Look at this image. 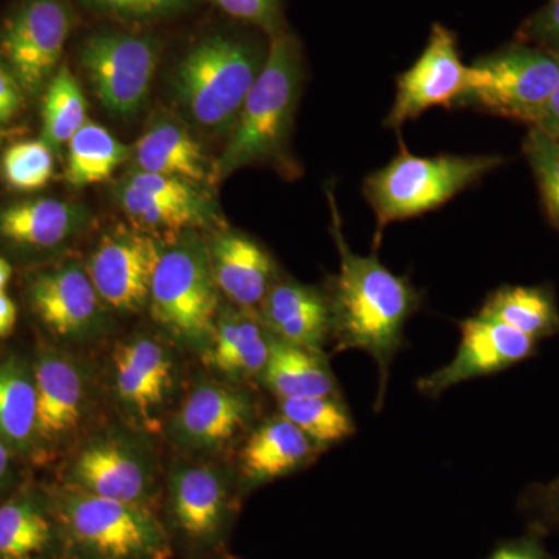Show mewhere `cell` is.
Listing matches in <instances>:
<instances>
[{
	"label": "cell",
	"instance_id": "obj_1",
	"mask_svg": "<svg viewBox=\"0 0 559 559\" xmlns=\"http://www.w3.org/2000/svg\"><path fill=\"white\" fill-rule=\"evenodd\" d=\"M331 235L340 252V271L326 286L333 319V353L359 349L374 360L380 373L377 411L384 404L390 367L403 348L406 323L423 307V293L409 277L385 267L377 252L364 257L349 249L342 230L333 190L326 191Z\"/></svg>",
	"mask_w": 559,
	"mask_h": 559
},
{
	"label": "cell",
	"instance_id": "obj_2",
	"mask_svg": "<svg viewBox=\"0 0 559 559\" xmlns=\"http://www.w3.org/2000/svg\"><path fill=\"white\" fill-rule=\"evenodd\" d=\"M301 79L300 40L285 28L270 38L266 61L242 103L226 148L213 167V178L223 180L249 165L288 164Z\"/></svg>",
	"mask_w": 559,
	"mask_h": 559
},
{
	"label": "cell",
	"instance_id": "obj_3",
	"mask_svg": "<svg viewBox=\"0 0 559 559\" xmlns=\"http://www.w3.org/2000/svg\"><path fill=\"white\" fill-rule=\"evenodd\" d=\"M242 498L234 466L202 457L171 466L159 516L173 551L182 559H238L230 543Z\"/></svg>",
	"mask_w": 559,
	"mask_h": 559
},
{
	"label": "cell",
	"instance_id": "obj_4",
	"mask_svg": "<svg viewBox=\"0 0 559 559\" xmlns=\"http://www.w3.org/2000/svg\"><path fill=\"white\" fill-rule=\"evenodd\" d=\"M267 47L241 33H216L201 39L173 72L176 102L201 127L230 132L263 69Z\"/></svg>",
	"mask_w": 559,
	"mask_h": 559
},
{
	"label": "cell",
	"instance_id": "obj_5",
	"mask_svg": "<svg viewBox=\"0 0 559 559\" xmlns=\"http://www.w3.org/2000/svg\"><path fill=\"white\" fill-rule=\"evenodd\" d=\"M503 162L506 159L498 154L417 156L401 143L400 153L364 180V197L377 216L371 252L380 249L382 231L390 224L441 207L499 168Z\"/></svg>",
	"mask_w": 559,
	"mask_h": 559
},
{
	"label": "cell",
	"instance_id": "obj_6",
	"mask_svg": "<svg viewBox=\"0 0 559 559\" xmlns=\"http://www.w3.org/2000/svg\"><path fill=\"white\" fill-rule=\"evenodd\" d=\"M221 305L209 249L193 231L164 248L154 272L148 310L164 337L179 349L204 355Z\"/></svg>",
	"mask_w": 559,
	"mask_h": 559
},
{
	"label": "cell",
	"instance_id": "obj_7",
	"mask_svg": "<svg viewBox=\"0 0 559 559\" xmlns=\"http://www.w3.org/2000/svg\"><path fill=\"white\" fill-rule=\"evenodd\" d=\"M70 559H170L159 513L61 485L51 491Z\"/></svg>",
	"mask_w": 559,
	"mask_h": 559
},
{
	"label": "cell",
	"instance_id": "obj_8",
	"mask_svg": "<svg viewBox=\"0 0 559 559\" xmlns=\"http://www.w3.org/2000/svg\"><path fill=\"white\" fill-rule=\"evenodd\" d=\"M75 448L62 485L159 513L164 485L148 436L112 426L90 433Z\"/></svg>",
	"mask_w": 559,
	"mask_h": 559
},
{
	"label": "cell",
	"instance_id": "obj_9",
	"mask_svg": "<svg viewBox=\"0 0 559 559\" xmlns=\"http://www.w3.org/2000/svg\"><path fill=\"white\" fill-rule=\"evenodd\" d=\"M559 81V57L514 44L466 66L465 91L455 108H469L535 127Z\"/></svg>",
	"mask_w": 559,
	"mask_h": 559
},
{
	"label": "cell",
	"instance_id": "obj_10",
	"mask_svg": "<svg viewBox=\"0 0 559 559\" xmlns=\"http://www.w3.org/2000/svg\"><path fill=\"white\" fill-rule=\"evenodd\" d=\"M178 349L167 337L146 333L117 342L108 388L124 425L150 437L164 432L182 380Z\"/></svg>",
	"mask_w": 559,
	"mask_h": 559
},
{
	"label": "cell",
	"instance_id": "obj_11",
	"mask_svg": "<svg viewBox=\"0 0 559 559\" xmlns=\"http://www.w3.org/2000/svg\"><path fill=\"white\" fill-rule=\"evenodd\" d=\"M38 419L36 455L49 459L90 436L98 404L97 374L86 359L43 348L33 364Z\"/></svg>",
	"mask_w": 559,
	"mask_h": 559
},
{
	"label": "cell",
	"instance_id": "obj_12",
	"mask_svg": "<svg viewBox=\"0 0 559 559\" xmlns=\"http://www.w3.org/2000/svg\"><path fill=\"white\" fill-rule=\"evenodd\" d=\"M260 411L250 385L205 378L191 385L164 432L190 457L216 459L238 448L260 421Z\"/></svg>",
	"mask_w": 559,
	"mask_h": 559
},
{
	"label": "cell",
	"instance_id": "obj_13",
	"mask_svg": "<svg viewBox=\"0 0 559 559\" xmlns=\"http://www.w3.org/2000/svg\"><path fill=\"white\" fill-rule=\"evenodd\" d=\"M160 40L148 33L103 31L81 44L80 61L103 108L130 117L143 108L156 75Z\"/></svg>",
	"mask_w": 559,
	"mask_h": 559
},
{
	"label": "cell",
	"instance_id": "obj_14",
	"mask_svg": "<svg viewBox=\"0 0 559 559\" xmlns=\"http://www.w3.org/2000/svg\"><path fill=\"white\" fill-rule=\"evenodd\" d=\"M73 28L66 0H22L0 27V60L20 83L36 94L60 69L62 51Z\"/></svg>",
	"mask_w": 559,
	"mask_h": 559
},
{
	"label": "cell",
	"instance_id": "obj_15",
	"mask_svg": "<svg viewBox=\"0 0 559 559\" xmlns=\"http://www.w3.org/2000/svg\"><path fill=\"white\" fill-rule=\"evenodd\" d=\"M164 248L159 238L135 227H116L98 241L86 270L110 311L132 316L148 308Z\"/></svg>",
	"mask_w": 559,
	"mask_h": 559
},
{
	"label": "cell",
	"instance_id": "obj_16",
	"mask_svg": "<svg viewBox=\"0 0 559 559\" xmlns=\"http://www.w3.org/2000/svg\"><path fill=\"white\" fill-rule=\"evenodd\" d=\"M28 299L43 325L68 344L90 345L110 329V310L80 261L39 272L32 280Z\"/></svg>",
	"mask_w": 559,
	"mask_h": 559
},
{
	"label": "cell",
	"instance_id": "obj_17",
	"mask_svg": "<svg viewBox=\"0 0 559 559\" xmlns=\"http://www.w3.org/2000/svg\"><path fill=\"white\" fill-rule=\"evenodd\" d=\"M459 329V347L451 362L417 382L419 393L428 399H439L462 382L509 370L539 352V342L479 312L463 319Z\"/></svg>",
	"mask_w": 559,
	"mask_h": 559
},
{
	"label": "cell",
	"instance_id": "obj_18",
	"mask_svg": "<svg viewBox=\"0 0 559 559\" xmlns=\"http://www.w3.org/2000/svg\"><path fill=\"white\" fill-rule=\"evenodd\" d=\"M116 198L135 229L159 238L215 223L216 213L197 183L132 171L117 183Z\"/></svg>",
	"mask_w": 559,
	"mask_h": 559
},
{
	"label": "cell",
	"instance_id": "obj_19",
	"mask_svg": "<svg viewBox=\"0 0 559 559\" xmlns=\"http://www.w3.org/2000/svg\"><path fill=\"white\" fill-rule=\"evenodd\" d=\"M466 66L450 28L433 24L428 44L411 69L396 79V95L384 124L400 131L436 106L455 108L465 91Z\"/></svg>",
	"mask_w": 559,
	"mask_h": 559
},
{
	"label": "cell",
	"instance_id": "obj_20",
	"mask_svg": "<svg viewBox=\"0 0 559 559\" xmlns=\"http://www.w3.org/2000/svg\"><path fill=\"white\" fill-rule=\"evenodd\" d=\"M322 451L283 415L260 419L235 454L234 469L242 495L310 468Z\"/></svg>",
	"mask_w": 559,
	"mask_h": 559
},
{
	"label": "cell",
	"instance_id": "obj_21",
	"mask_svg": "<svg viewBox=\"0 0 559 559\" xmlns=\"http://www.w3.org/2000/svg\"><path fill=\"white\" fill-rule=\"evenodd\" d=\"M272 336L259 311L221 305L212 342L202 362L221 380L252 385L261 382L271 355Z\"/></svg>",
	"mask_w": 559,
	"mask_h": 559
},
{
	"label": "cell",
	"instance_id": "obj_22",
	"mask_svg": "<svg viewBox=\"0 0 559 559\" xmlns=\"http://www.w3.org/2000/svg\"><path fill=\"white\" fill-rule=\"evenodd\" d=\"M0 559H70L51 492L22 489L0 503Z\"/></svg>",
	"mask_w": 559,
	"mask_h": 559
},
{
	"label": "cell",
	"instance_id": "obj_23",
	"mask_svg": "<svg viewBox=\"0 0 559 559\" xmlns=\"http://www.w3.org/2000/svg\"><path fill=\"white\" fill-rule=\"evenodd\" d=\"M261 322L275 340L325 353L333 340L326 289L277 278L260 305Z\"/></svg>",
	"mask_w": 559,
	"mask_h": 559
},
{
	"label": "cell",
	"instance_id": "obj_24",
	"mask_svg": "<svg viewBox=\"0 0 559 559\" xmlns=\"http://www.w3.org/2000/svg\"><path fill=\"white\" fill-rule=\"evenodd\" d=\"M210 266L221 296L245 310L259 311L280 277L270 252L249 235L219 230L207 245Z\"/></svg>",
	"mask_w": 559,
	"mask_h": 559
},
{
	"label": "cell",
	"instance_id": "obj_25",
	"mask_svg": "<svg viewBox=\"0 0 559 559\" xmlns=\"http://www.w3.org/2000/svg\"><path fill=\"white\" fill-rule=\"evenodd\" d=\"M87 223V210L72 202L24 201L0 210V237L21 248L50 250L72 240Z\"/></svg>",
	"mask_w": 559,
	"mask_h": 559
},
{
	"label": "cell",
	"instance_id": "obj_26",
	"mask_svg": "<svg viewBox=\"0 0 559 559\" xmlns=\"http://www.w3.org/2000/svg\"><path fill=\"white\" fill-rule=\"evenodd\" d=\"M261 384L277 401L342 395L340 382L331 370L326 353L288 344L275 340L274 336Z\"/></svg>",
	"mask_w": 559,
	"mask_h": 559
},
{
	"label": "cell",
	"instance_id": "obj_27",
	"mask_svg": "<svg viewBox=\"0 0 559 559\" xmlns=\"http://www.w3.org/2000/svg\"><path fill=\"white\" fill-rule=\"evenodd\" d=\"M134 164L139 171L200 183L207 179V157L186 128L162 121L138 140Z\"/></svg>",
	"mask_w": 559,
	"mask_h": 559
},
{
	"label": "cell",
	"instance_id": "obj_28",
	"mask_svg": "<svg viewBox=\"0 0 559 559\" xmlns=\"http://www.w3.org/2000/svg\"><path fill=\"white\" fill-rule=\"evenodd\" d=\"M36 401L33 367L17 358L0 362V441L16 455L36 454Z\"/></svg>",
	"mask_w": 559,
	"mask_h": 559
},
{
	"label": "cell",
	"instance_id": "obj_29",
	"mask_svg": "<svg viewBox=\"0 0 559 559\" xmlns=\"http://www.w3.org/2000/svg\"><path fill=\"white\" fill-rule=\"evenodd\" d=\"M479 314L506 323L536 342L559 334L557 296L546 285L500 286L485 299Z\"/></svg>",
	"mask_w": 559,
	"mask_h": 559
},
{
	"label": "cell",
	"instance_id": "obj_30",
	"mask_svg": "<svg viewBox=\"0 0 559 559\" xmlns=\"http://www.w3.org/2000/svg\"><path fill=\"white\" fill-rule=\"evenodd\" d=\"M131 157V148L95 121H86L68 143L64 178L73 189L106 182Z\"/></svg>",
	"mask_w": 559,
	"mask_h": 559
},
{
	"label": "cell",
	"instance_id": "obj_31",
	"mask_svg": "<svg viewBox=\"0 0 559 559\" xmlns=\"http://www.w3.org/2000/svg\"><path fill=\"white\" fill-rule=\"evenodd\" d=\"M278 414L322 450L352 439L356 433L355 418L342 395L278 400Z\"/></svg>",
	"mask_w": 559,
	"mask_h": 559
},
{
	"label": "cell",
	"instance_id": "obj_32",
	"mask_svg": "<svg viewBox=\"0 0 559 559\" xmlns=\"http://www.w3.org/2000/svg\"><path fill=\"white\" fill-rule=\"evenodd\" d=\"M40 110H43L40 140H44L53 151L68 145L69 140L86 123L87 100L79 80L70 72L68 66H61L51 76L44 92Z\"/></svg>",
	"mask_w": 559,
	"mask_h": 559
},
{
	"label": "cell",
	"instance_id": "obj_33",
	"mask_svg": "<svg viewBox=\"0 0 559 559\" xmlns=\"http://www.w3.org/2000/svg\"><path fill=\"white\" fill-rule=\"evenodd\" d=\"M53 171V150L44 140L17 142L3 153L2 175L10 189H44L50 182Z\"/></svg>",
	"mask_w": 559,
	"mask_h": 559
},
{
	"label": "cell",
	"instance_id": "obj_34",
	"mask_svg": "<svg viewBox=\"0 0 559 559\" xmlns=\"http://www.w3.org/2000/svg\"><path fill=\"white\" fill-rule=\"evenodd\" d=\"M524 153L538 182L547 216L559 231V140L532 127L525 138Z\"/></svg>",
	"mask_w": 559,
	"mask_h": 559
},
{
	"label": "cell",
	"instance_id": "obj_35",
	"mask_svg": "<svg viewBox=\"0 0 559 559\" xmlns=\"http://www.w3.org/2000/svg\"><path fill=\"white\" fill-rule=\"evenodd\" d=\"M194 0H81L87 10L124 22H151L183 13Z\"/></svg>",
	"mask_w": 559,
	"mask_h": 559
},
{
	"label": "cell",
	"instance_id": "obj_36",
	"mask_svg": "<svg viewBox=\"0 0 559 559\" xmlns=\"http://www.w3.org/2000/svg\"><path fill=\"white\" fill-rule=\"evenodd\" d=\"M520 511L527 520V530L540 538L559 535V476L547 484H532L522 492Z\"/></svg>",
	"mask_w": 559,
	"mask_h": 559
},
{
	"label": "cell",
	"instance_id": "obj_37",
	"mask_svg": "<svg viewBox=\"0 0 559 559\" xmlns=\"http://www.w3.org/2000/svg\"><path fill=\"white\" fill-rule=\"evenodd\" d=\"M221 11L234 20L259 28L264 35H278L283 25V0H212Z\"/></svg>",
	"mask_w": 559,
	"mask_h": 559
},
{
	"label": "cell",
	"instance_id": "obj_38",
	"mask_svg": "<svg viewBox=\"0 0 559 559\" xmlns=\"http://www.w3.org/2000/svg\"><path fill=\"white\" fill-rule=\"evenodd\" d=\"M521 43L532 44L559 57V0H549L524 25Z\"/></svg>",
	"mask_w": 559,
	"mask_h": 559
},
{
	"label": "cell",
	"instance_id": "obj_39",
	"mask_svg": "<svg viewBox=\"0 0 559 559\" xmlns=\"http://www.w3.org/2000/svg\"><path fill=\"white\" fill-rule=\"evenodd\" d=\"M485 559H559L544 546V538L527 532L516 538L499 540Z\"/></svg>",
	"mask_w": 559,
	"mask_h": 559
},
{
	"label": "cell",
	"instance_id": "obj_40",
	"mask_svg": "<svg viewBox=\"0 0 559 559\" xmlns=\"http://www.w3.org/2000/svg\"><path fill=\"white\" fill-rule=\"evenodd\" d=\"M22 90L16 79L0 61V124H7L21 108Z\"/></svg>",
	"mask_w": 559,
	"mask_h": 559
},
{
	"label": "cell",
	"instance_id": "obj_41",
	"mask_svg": "<svg viewBox=\"0 0 559 559\" xmlns=\"http://www.w3.org/2000/svg\"><path fill=\"white\" fill-rule=\"evenodd\" d=\"M535 128L546 132L550 138L559 140V81L551 92L549 100L544 106L543 114H540L538 123Z\"/></svg>",
	"mask_w": 559,
	"mask_h": 559
},
{
	"label": "cell",
	"instance_id": "obj_42",
	"mask_svg": "<svg viewBox=\"0 0 559 559\" xmlns=\"http://www.w3.org/2000/svg\"><path fill=\"white\" fill-rule=\"evenodd\" d=\"M17 322V307L7 293L0 294V340L13 333Z\"/></svg>",
	"mask_w": 559,
	"mask_h": 559
},
{
	"label": "cell",
	"instance_id": "obj_43",
	"mask_svg": "<svg viewBox=\"0 0 559 559\" xmlns=\"http://www.w3.org/2000/svg\"><path fill=\"white\" fill-rule=\"evenodd\" d=\"M14 452L0 441V495L10 487L13 481Z\"/></svg>",
	"mask_w": 559,
	"mask_h": 559
},
{
	"label": "cell",
	"instance_id": "obj_44",
	"mask_svg": "<svg viewBox=\"0 0 559 559\" xmlns=\"http://www.w3.org/2000/svg\"><path fill=\"white\" fill-rule=\"evenodd\" d=\"M11 275H13V267H11L9 261L0 257V294L5 293Z\"/></svg>",
	"mask_w": 559,
	"mask_h": 559
}]
</instances>
